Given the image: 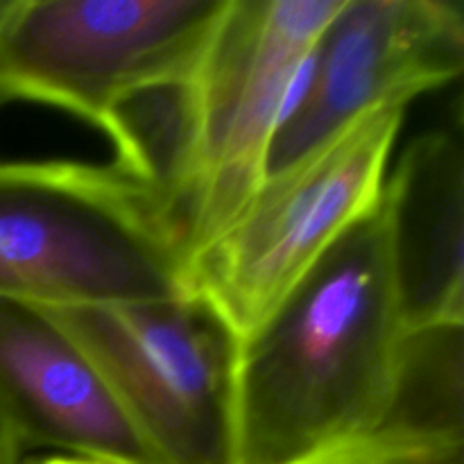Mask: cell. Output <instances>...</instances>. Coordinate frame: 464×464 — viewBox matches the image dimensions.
Returning a JSON list of instances; mask_svg holds the SVG:
<instances>
[{
	"instance_id": "5",
	"label": "cell",
	"mask_w": 464,
	"mask_h": 464,
	"mask_svg": "<svg viewBox=\"0 0 464 464\" xmlns=\"http://www.w3.org/2000/svg\"><path fill=\"white\" fill-rule=\"evenodd\" d=\"M229 0H0V104L34 102L111 136L150 91L188 84Z\"/></svg>"
},
{
	"instance_id": "2",
	"label": "cell",
	"mask_w": 464,
	"mask_h": 464,
	"mask_svg": "<svg viewBox=\"0 0 464 464\" xmlns=\"http://www.w3.org/2000/svg\"><path fill=\"white\" fill-rule=\"evenodd\" d=\"M170 204L118 166L0 161V297L41 308L188 297Z\"/></svg>"
},
{
	"instance_id": "1",
	"label": "cell",
	"mask_w": 464,
	"mask_h": 464,
	"mask_svg": "<svg viewBox=\"0 0 464 464\" xmlns=\"http://www.w3.org/2000/svg\"><path fill=\"white\" fill-rule=\"evenodd\" d=\"M406 340L379 202L238 344L236 464H302L374 433Z\"/></svg>"
},
{
	"instance_id": "8",
	"label": "cell",
	"mask_w": 464,
	"mask_h": 464,
	"mask_svg": "<svg viewBox=\"0 0 464 464\" xmlns=\"http://www.w3.org/2000/svg\"><path fill=\"white\" fill-rule=\"evenodd\" d=\"M0 406L25 451L157 464L86 353L39 306L3 297Z\"/></svg>"
},
{
	"instance_id": "10",
	"label": "cell",
	"mask_w": 464,
	"mask_h": 464,
	"mask_svg": "<svg viewBox=\"0 0 464 464\" xmlns=\"http://www.w3.org/2000/svg\"><path fill=\"white\" fill-rule=\"evenodd\" d=\"M302 464H464V442H440L379 429Z\"/></svg>"
},
{
	"instance_id": "4",
	"label": "cell",
	"mask_w": 464,
	"mask_h": 464,
	"mask_svg": "<svg viewBox=\"0 0 464 464\" xmlns=\"http://www.w3.org/2000/svg\"><path fill=\"white\" fill-rule=\"evenodd\" d=\"M408 107H379L270 172L238 218L190 254L188 293L238 344L383 195Z\"/></svg>"
},
{
	"instance_id": "3",
	"label": "cell",
	"mask_w": 464,
	"mask_h": 464,
	"mask_svg": "<svg viewBox=\"0 0 464 464\" xmlns=\"http://www.w3.org/2000/svg\"><path fill=\"white\" fill-rule=\"evenodd\" d=\"M347 0H229L184 89L186 140L172 208L195 254L243 213L272 143Z\"/></svg>"
},
{
	"instance_id": "6",
	"label": "cell",
	"mask_w": 464,
	"mask_h": 464,
	"mask_svg": "<svg viewBox=\"0 0 464 464\" xmlns=\"http://www.w3.org/2000/svg\"><path fill=\"white\" fill-rule=\"evenodd\" d=\"M41 311L93 362L157 464H236L238 340L208 304Z\"/></svg>"
},
{
	"instance_id": "9",
	"label": "cell",
	"mask_w": 464,
	"mask_h": 464,
	"mask_svg": "<svg viewBox=\"0 0 464 464\" xmlns=\"http://www.w3.org/2000/svg\"><path fill=\"white\" fill-rule=\"evenodd\" d=\"M399 308L408 334L464 326V140L451 125L421 131L381 195Z\"/></svg>"
},
{
	"instance_id": "11",
	"label": "cell",
	"mask_w": 464,
	"mask_h": 464,
	"mask_svg": "<svg viewBox=\"0 0 464 464\" xmlns=\"http://www.w3.org/2000/svg\"><path fill=\"white\" fill-rule=\"evenodd\" d=\"M23 453H25V447L0 406V464H25Z\"/></svg>"
},
{
	"instance_id": "7",
	"label": "cell",
	"mask_w": 464,
	"mask_h": 464,
	"mask_svg": "<svg viewBox=\"0 0 464 464\" xmlns=\"http://www.w3.org/2000/svg\"><path fill=\"white\" fill-rule=\"evenodd\" d=\"M464 68L456 0H347L322 34L311 68L272 143L267 175L379 107H408Z\"/></svg>"
},
{
	"instance_id": "12",
	"label": "cell",
	"mask_w": 464,
	"mask_h": 464,
	"mask_svg": "<svg viewBox=\"0 0 464 464\" xmlns=\"http://www.w3.org/2000/svg\"><path fill=\"white\" fill-rule=\"evenodd\" d=\"M25 464H121V462H109V460H95V458H77V456H62V453H53V456L39 458L34 462Z\"/></svg>"
}]
</instances>
